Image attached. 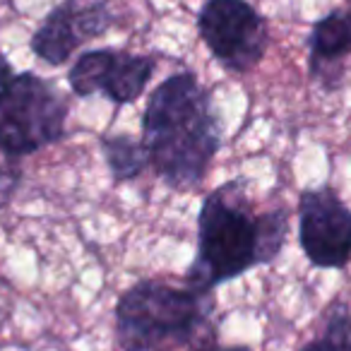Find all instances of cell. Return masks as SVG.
I'll return each mask as SVG.
<instances>
[{"mask_svg":"<svg viewBox=\"0 0 351 351\" xmlns=\"http://www.w3.org/2000/svg\"><path fill=\"white\" fill-rule=\"evenodd\" d=\"M142 145L154 173L173 191L205 181L221 145L212 94L195 73H178L152 92L142 116Z\"/></svg>","mask_w":351,"mask_h":351,"instance_id":"obj_1","label":"cell"},{"mask_svg":"<svg viewBox=\"0 0 351 351\" xmlns=\"http://www.w3.org/2000/svg\"><path fill=\"white\" fill-rule=\"evenodd\" d=\"M289 215L272 210L255 215L243 181H231L205 197L197 215V258L186 282L202 291L231 282L282 253Z\"/></svg>","mask_w":351,"mask_h":351,"instance_id":"obj_2","label":"cell"},{"mask_svg":"<svg viewBox=\"0 0 351 351\" xmlns=\"http://www.w3.org/2000/svg\"><path fill=\"white\" fill-rule=\"evenodd\" d=\"M212 308V291L145 279L118 298L116 339L125 351H178L191 344L207 349L215 341Z\"/></svg>","mask_w":351,"mask_h":351,"instance_id":"obj_3","label":"cell"},{"mask_svg":"<svg viewBox=\"0 0 351 351\" xmlns=\"http://www.w3.org/2000/svg\"><path fill=\"white\" fill-rule=\"evenodd\" d=\"M68 101L34 73L15 75L0 92V149L22 159L63 137Z\"/></svg>","mask_w":351,"mask_h":351,"instance_id":"obj_4","label":"cell"},{"mask_svg":"<svg viewBox=\"0 0 351 351\" xmlns=\"http://www.w3.org/2000/svg\"><path fill=\"white\" fill-rule=\"evenodd\" d=\"M197 29L210 53L231 73L253 70L269 44L267 22L248 0H207Z\"/></svg>","mask_w":351,"mask_h":351,"instance_id":"obj_5","label":"cell"},{"mask_svg":"<svg viewBox=\"0 0 351 351\" xmlns=\"http://www.w3.org/2000/svg\"><path fill=\"white\" fill-rule=\"evenodd\" d=\"M298 243L320 269H344L351 263V210L332 188L301 193Z\"/></svg>","mask_w":351,"mask_h":351,"instance_id":"obj_6","label":"cell"},{"mask_svg":"<svg viewBox=\"0 0 351 351\" xmlns=\"http://www.w3.org/2000/svg\"><path fill=\"white\" fill-rule=\"evenodd\" d=\"M156 70L152 56H137L118 49L84 51L68 73V82L77 97L101 92L113 104H132L145 94Z\"/></svg>","mask_w":351,"mask_h":351,"instance_id":"obj_7","label":"cell"},{"mask_svg":"<svg viewBox=\"0 0 351 351\" xmlns=\"http://www.w3.org/2000/svg\"><path fill=\"white\" fill-rule=\"evenodd\" d=\"M113 27L106 0H63L49 12L32 36V51L46 65H63L82 44L104 36Z\"/></svg>","mask_w":351,"mask_h":351,"instance_id":"obj_8","label":"cell"},{"mask_svg":"<svg viewBox=\"0 0 351 351\" xmlns=\"http://www.w3.org/2000/svg\"><path fill=\"white\" fill-rule=\"evenodd\" d=\"M351 53V5L332 10L313 25L308 36V60L315 80H332L335 68Z\"/></svg>","mask_w":351,"mask_h":351,"instance_id":"obj_9","label":"cell"},{"mask_svg":"<svg viewBox=\"0 0 351 351\" xmlns=\"http://www.w3.org/2000/svg\"><path fill=\"white\" fill-rule=\"evenodd\" d=\"M101 147H104V156H106V164L116 181L137 178L145 171V166H149L145 145L135 142L128 135H118V137L104 135Z\"/></svg>","mask_w":351,"mask_h":351,"instance_id":"obj_10","label":"cell"},{"mask_svg":"<svg viewBox=\"0 0 351 351\" xmlns=\"http://www.w3.org/2000/svg\"><path fill=\"white\" fill-rule=\"evenodd\" d=\"M301 351H351V313L344 303H335L327 313L325 330Z\"/></svg>","mask_w":351,"mask_h":351,"instance_id":"obj_11","label":"cell"},{"mask_svg":"<svg viewBox=\"0 0 351 351\" xmlns=\"http://www.w3.org/2000/svg\"><path fill=\"white\" fill-rule=\"evenodd\" d=\"M20 181H22V171L17 166V159L0 149V207H5L12 200Z\"/></svg>","mask_w":351,"mask_h":351,"instance_id":"obj_12","label":"cell"},{"mask_svg":"<svg viewBox=\"0 0 351 351\" xmlns=\"http://www.w3.org/2000/svg\"><path fill=\"white\" fill-rule=\"evenodd\" d=\"M15 80V73H12V65L8 63V58L3 53H0V92L8 87V84Z\"/></svg>","mask_w":351,"mask_h":351,"instance_id":"obj_13","label":"cell"},{"mask_svg":"<svg viewBox=\"0 0 351 351\" xmlns=\"http://www.w3.org/2000/svg\"><path fill=\"white\" fill-rule=\"evenodd\" d=\"M202 351H250L248 346H207V349H202Z\"/></svg>","mask_w":351,"mask_h":351,"instance_id":"obj_14","label":"cell"},{"mask_svg":"<svg viewBox=\"0 0 351 351\" xmlns=\"http://www.w3.org/2000/svg\"><path fill=\"white\" fill-rule=\"evenodd\" d=\"M349 3H351V0H349Z\"/></svg>","mask_w":351,"mask_h":351,"instance_id":"obj_15","label":"cell"}]
</instances>
